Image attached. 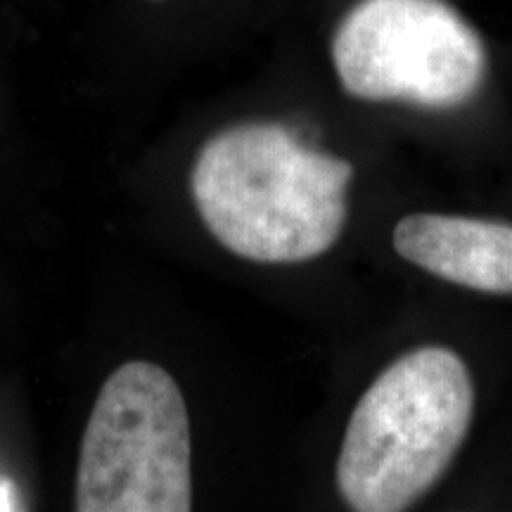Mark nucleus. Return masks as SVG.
Here are the masks:
<instances>
[{
  "instance_id": "obj_5",
  "label": "nucleus",
  "mask_w": 512,
  "mask_h": 512,
  "mask_svg": "<svg viewBox=\"0 0 512 512\" xmlns=\"http://www.w3.org/2000/svg\"><path fill=\"white\" fill-rule=\"evenodd\" d=\"M394 249L422 271L486 294H512V226L467 216L413 214L396 223Z\"/></svg>"
},
{
  "instance_id": "obj_6",
  "label": "nucleus",
  "mask_w": 512,
  "mask_h": 512,
  "mask_svg": "<svg viewBox=\"0 0 512 512\" xmlns=\"http://www.w3.org/2000/svg\"><path fill=\"white\" fill-rule=\"evenodd\" d=\"M15 505H12V496L8 494V489L5 486H0V510H12Z\"/></svg>"
},
{
  "instance_id": "obj_1",
  "label": "nucleus",
  "mask_w": 512,
  "mask_h": 512,
  "mask_svg": "<svg viewBox=\"0 0 512 512\" xmlns=\"http://www.w3.org/2000/svg\"><path fill=\"white\" fill-rule=\"evenodd\" d=\"M347 159L304 145L280 124H240L209 138L190 190L223 247L259 264H302L335 245L347 221Z\"/></svg>"
},
{
  "instance_id": "obj_3",
  "label": "nucleus",
  "mask_w": 512,
  "mask_h": 512,
  "mask_svg": "<svg viewBox=\"0 0 512 512\" xmlns=\"http://www.w3.org/2000/svg\"><path fill=\"white\" fill-rule=\"evenodd\" d=\"M74 508H192L190 418L169 370L150 361H131L102 384L81 439Z\"/></svg>"
},
{
  "instance_id": "obj_4",
  "label": "nucleus",
  "mask_w": 512,
  "mask_h": 512,
  "mask_svg": "<svg viewBox=\"0 0 512 512\" xmlns=\"http://www.w3.org/2000/svg\"><path fill=\"white\" fill-rule=\"evenodd\" d=\"M339 83L361 100L451 110L482 88L486 50L444 0H361L332 41Z\"/></svg>"
},
{
  "instance_id": "obj_2",
  "label": "nucleus",
  "mask_w": 512,
  "mask_h": 512,
  "mask_svg": "<svg viewBox=\"0 0 512 512\" xmlns=\"http://www.w3.org/2000/svg\"><path fill=\"white\" fill-rule=\"evenodd\" d=\"M475 411L456 351L422 347L394 361L356 403L337 460L351 510L399 512L425 496L456 458Z\"/></svg>"
}]
</instances>
